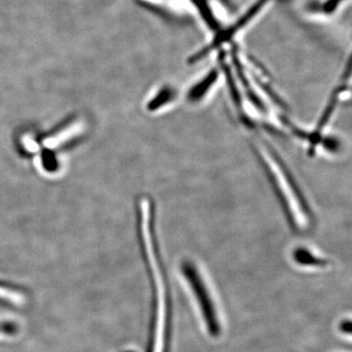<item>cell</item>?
Wrapping results in <instances>:
<instances>
[{"mask_svg":"<svg viewBox=\"0 0 352 352\" xmlns=\"http://www.w3.org/2000/svg\"><path fill=\"white\" fill-rule=\"evenodd\" d=\"M342 332L351 333V321H344V323L340 325Z\"/></svg>","mask_w":352,"mask_h":352,"instance_id":"7","label":"cell"},{"mask_svg":"<svg viewBox=\"0 0 352 352\" xmlns=\"http://www.w3.org/2000/svg\"><path fill=\"white\" fill-rule=\"evenodd\" d=\"M217 72H212V73H210V75H208L207 78H206L205 80H203V82L199 83V85H197V87H194L193 89H192L191 91H190V100L197 101L199 100V99H201V97H203L204 95H205L206 92H207L208 90L210 89V85H214V82H215V80H217Z\"/></svg>","mask_w":352,"mask_h":352,"instance_id":"4","label":"cell"},{"mask_svg":"<svg viewBox=\"0 0 352 352\" xmlns=\"http://www.w3.org/2000/svg\"><path fill=\"white\" fill-rule=\"evenodd\" d=\"M83 129V124L82 122H75L69 124V126L64 127L61 131L57 132L54 135H51L50 138H46L43 141V144L45 147L53 148L59 147L60 145L64 144L67 140L75 138V136L80 134Z\"/></svg>","mask_w":352,"mask_h":352,"instance_id":"3","label":"cell"},{"mask_svg":"<svg viewBox=\"0 0 352 352\" xmlns=\"http://www.w3.org/2000/svg\"><path fill=\"white\" fill-rule=\"evenodd\" d=\"M294 258H295L296 261H298L300 264H302V265L322 266L327 263V261L316 258L311 252H308L307 250L305 249L296 250L295 254H294Z\"/></svg>","mask_w":352,"mask_h":352,"instance_id":"5","label":"cell"},{"mask_svg":"<svg viewBox=\"0 0 352 352\" xmlns=\"http://www.w3.org/2000/svg\"><path fill=\"white\" fill-rule=\"evenodd\" d=\"M173 94H175L173 90H171L170 88H164L163 91L160 92L157 97L154 99L152 104L155 106V108L161 107L164 104L168 103L170 99H173Z\"/></svg>","mask_w":352,"mask_h":352,"instance_id":"6","label":"cell"},{"mask_svg":"<svg viewBox=\"0 0 352 352\" xmlns=\"http://www.w3.org/2000/svg\"><path fill=\"white\" fill-rule=\"evenodd\" d=\"M182 270L183 274L188 280L192 291L195 294L206 324H207L208 332L214 337H217L220 333V325L217 320V311H215L214 302L210 298L207 287L201 280L200 273L198 272L194 264L190 263L183 264Z\"/></svg>","mask_w":352,"mask_h":352,"instance_id":"2","label":"cell"},{"mask_svg":"<svg viewBox=\"0 0 352 352\" xmlns=\"http://www.w3.org/2000/svg\"><path fill=\"white\" fill-rule=\"evenodd\" d=\"M261 159L267 164L268 170L273 184L276 187L280 200L283 203L291 223L295 227H307L311 224L310 212L305 203L300 190L296 188V182L289 175L283 162L267 146L259 147Z\"/></svg>","mask_w":352,"mask_h":352,"instance_id":"1","label":"cell"}]
</instances>
